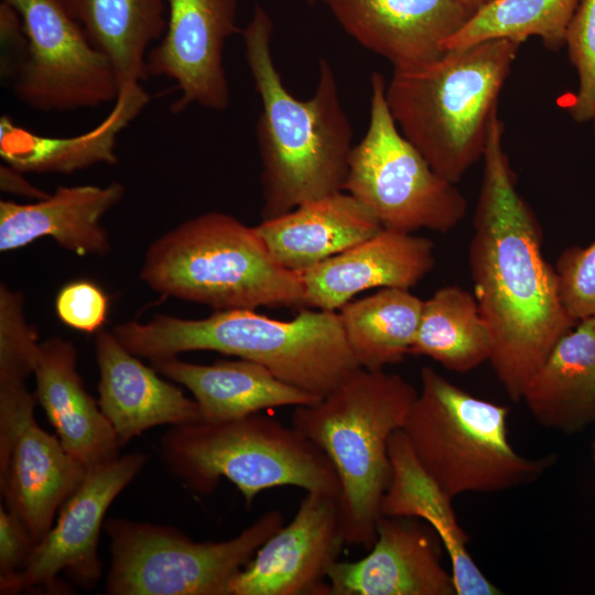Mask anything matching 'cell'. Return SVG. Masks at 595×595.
<instances>
[{
    "label": "cell",
    "mask_w": 595,
    "mask_h": 595,
    "mask_svg": "<svg viewBox=\"0 0 595 595\" xmlns=\"http://www.w3.org/2000/svg\"><path fill=\"white\" fill-rule=\"evenodd\" d=\"M151 367L187 388L206 421L238 419L271 408L309 405L322 399L242 358L198 365L170 357L151 360Z\"/></svg>",
    "instance_id": "cell-24"
},
{
    "label": "cell",
    "mask_w": 595,
    "mask_h": 595,
    "mask_svg": "<svg viewBox=\"0 0 595 595\" xmlns=\"http://www.w3.org/2000/svg\"><path fill=\"white\" fill-rule=\"evenodd\" d=\"M581 0H491L477 9L444 44V50L466 47L486 40L518 43L538 36L551 51L565 46L566 31Z\"/></svg>",
    "instance_id": "cell-30"
},
{
    "label": "cell",
    "mask_w": 595,
    "mask_h": 595,
    "mask_svg": "<svg viewBox=\"0 0 595 595\" xmlns=\"http://www.w3.org/2000/svg\"><path fill=\"white\" fill-rule=\"evenodd\" d=\"M554 268L569 315L576 322L595 316V241L565 249Z\"/></svg>",
    "instance_id": "cell-33"
},
{
    "label": "cell",
    "mask_w": 595,
    "mask_h": 595,
    "mask_svg": "<svg viewBox=\"0 0 595 595\" xmlns=\"http://www.w3.org/2000/svg\"><path fill=\"white\" fill-rule=\"evenodd\" d=\"M94 347L99 369L98 403L120 446L153 426L202 420L194 399L143 365L112 332L98 331Z\"/></svg>",
    "instance_id": "cell-19"
},
{
    "label": "cell",
    "mask_w": 595,
    "mask_h": 595,
    "mask_svg": "<svg viewBox=\"0 0 595 595\" xmlns=\"http://www.w3.org/2000/svg\"><path fill=\"white\" fill-rule=\"evenodd\" d=\"M171 474L191 490L210 495L227 478L247 506L264 489L300 487L338 498L339 480L326 454L299 430L262 415L172 425L161 439Z\"/></svg>",
    "instance_id": "cell-8"
},
{
    "label": "cell",
    "mask_w": 595,
    "mask_h": 595,
    "mask_svg": "<svg viewBox=\"0 0 595 595\" xmlns=\"http://www.w3.org/2000/svg\"><path fill=\"white\" fill-rule=\"evenodd\" d=\"M112 332L130 353L150 361L217 351L258 363L280 380L321 398L360 367L335 311L304 307L290 321L246 309L216 311L202 320L156 314L144 323L118 324Z\"/></svg>",
    "instance_id": "cell-3"
},
{
    "label": "cell",
    "mask_w": 595,
    "mask_h": 595,
    "mask_svg": "<svg viewBox=\"0 0 595 595\" xmlns=\"http://www.w3.org/2000/svg\"><path fill=\"white\" fill-rule=\"evenodd\" d=\"M357 43L393 68L431 63L473 15L461 0H322Z\"/></svg>",
    "instance_id": "cell-17"
},
{
    "label": "cell",
    "mask_w": 595,
    "mask_h": 595,
    "mask_svg": "<svg viewBox=\"0 0 595 595\" xmlns=\"http://www.w3.org/2000/svg\"><path fill=\"white\" fill-rule=\"evenodd\" d=\"M434 264L432 240L382 229L302 272L305 306L336 311L369 289H410Z\"/></svg>",
    "instance_id": "cell-18"
},
{
    "label": "cell",
    "mask_w": 595,
    "mask_h": 595,
    "mask_svg": "<svg viewBox=\"0 0 595 595\" xmlns=\"http://www.w3.org/2000/svg\"><path fill=\"white\" fill-rule=\"evenodd\" d=\"M418 391L383 369L359 367L320 401L294 407L292 426L314 442L339 480L345 543L370 549L391 479L389 440L403 428Z\"/></svg>",
    "instance_id": "cell-5"
},
{
    "label": "cell",
    "mask_w": 595,
    "mask_h": 595,
    "mask_svg": "<svg viewBox=\"0 0 595 595\" xmlns=\"http://www.w3.org/2000/svg\"><path fill=\"white\" fill-rule=\"evenodd\" d=\"M565 46L578 76V88L567 105L577 122L595 116V0H581L566 31Z\"/></svg>",
    "instance_id": "cell-32"
},
{
    "label": "cell",
    "mask_w": 595,
    "mask_h": 595,
    "mask_svg": "<svg viewBox=\"0 0 595 595\" xmlns=\"http://www.w3.org/2000/svg\"><path fill=\"white\" fill-rule=\"evenodd\" d=\"M273 21L256 4L241 31L245 57L260 97L256 126L261 162L262 220L343 192L353 128L333 67L318 62L314 95L301 100L284 86L271 51Z\"/></svg>",
    "instance_id": "cell-2"
},
{
    "label": "cell",
    "mask_w": 595,
    "mask_h": 595,
    "mask_svg": "<svg viewBox=\"0 0 595 595\" xmlns=\"http://www.w3.org/2000/svg\"><path fill=\"white\" fill-rule=\"evenodd\" d=\"M520 43L486 40L411 68H393L386 100L402 134L457 184L483 159Z\"/></svg>",
    "instance_id": "cell-4"
},
{
    "label": "cell",
    "mask_w": 595,
    "mask_h": 595,
    "mask_svg": "<svg viewBox=\"0 0 595 595\" xmlns=\"http://www.w3.org/2000/svg\"><path fill=\"white\" fill-rule=\"evenodd\" d=\"M370 93L368 128L350 151L344 191L369 209L383 229L451 231L467 213L465 196L402 134L378 72L370 77Z\"/></svg>",
    "instance_id": "cell-10"
},
{
    "label": "cell",
    "mask_w": 595,
    "mask_h": 595,
    "mask_svg": "<svg viewBox=\"0 0 595 595\" xmlns=\"http://www.w3.org/2000/svg\"><path fill=\"white\" fill-rule=\"evenodd\" d=\"M345 544L337 499L307 493L286 527L255 553L229 595H328L327 571Z\"/></svg>",
    "instance_id": "cell-15"
},
{
    "label": "cell",
    "mask_w": 595,
    "mask_h": 595,
    "mask_svg": "<svg viewBox=\"0 0 595 595\" xmlns=\"http://www.w3.org/2000/svg\"><path fill=\"white\" fill-rule=\"evenodd\" d=\"M166 28L147 56L148 75L175 82L180 98L172 106L181 112L191 105L224 111L229 86L224 67L228 37L237 26L236 0H165Z\"/></svg>",
    "instance_id": "cell-14"
},
{
    "label": "cell",
    "mask_w": 595,
    "mask_h": 595,
    "mask_svg": "<svg viewBox=\"0 0 595 595\" xmlns=\"http://www.w3.org/2000/svg\"><path fill=\"white\" fill-rule=\"evenodd\" d=\"M0 187L2 192L11 193L35 201L43 199L50 194L31 184L23 172L4 163L0 166Z\"/></svg>",
    "instance_id": "cell-37"
},
{
    "label": "cell",
    "mask_w": 595,
    "mask_h": 595,
    "mask_svg": "<svg viewBox=\"0 0 595 595\" xmlns=\"http://www.w3.org/2000/svg\"><path fill=\"white\" fill-rule=\"evenodd\" d=\"M391 479L380 505L381 516L424 520L450 558L456 595H500L468 551V536L458 523L452 499L423 469L402 429L389 440Z\"/></svg>",
    "instance_id": "cell-22"
},
{
    "label": "cell",
    "mask_w": 595,
    "mask_h": 595,
    "mask_svg": "<svg viewBox=\"0 0 595 595\" xmlns=\"http://www.w3.org/2000/svg\"><path fill=\"white\" fill-rule=\"evenodd\" d=\"M140 279L216 311L306 307L302 274L281 267L255 227L220 212L187 219L151 244Z\"/></svg>",
    "instance_id": "cell-6"
},
{
    "label": "cell",
    "mask_w": 595,
    "mask_h": 595,
    "mask_svg": "<svg viewBox=\"0 0 595 595\" xmlns=\"http://www.w3.org/2000/svg\"><path fill=\"white\" fill-rule=\"evenodd\" d=\"M35 394L66 452L87 470L119 457L120 444L99 403L86 391L72 342L41 343Z\"/></svg>",
    "instance_id": "cell-20"
},
{
    "label": "cell",
    "mask_w": 595,
    "mask_h": 595,
    "mask_svg": "<svg viewBox=\"0 0 595 595\" xmlns=\"http://www.w3.org/2000/svg\"><path fill=\"white\" fill-rule=\"evenodd\" d=\"M147 461L145 454L132 453L87 470L60 508L56 524L36 544L23 569L0 577V594L14 595L39 587L61 591L56 582L61 572L80 586L93 587L102 571L97 547L105 515Z\"/></svg>",
    "instance_id": "cell-13"
},
{
    "label": "cell",
    "mask_w": 595,
    "mask_h": 595,
    "mask_svg": "<svg viewBox=\"0 0 595 595\" xmlns=\"http://www.w3.org/2000/svg\"><path fill=\"white\" fill-rule=\"evenodd\" d=\"M41 343L28 324L21 292L0 285V380H24L34 374Z\"/></svg>",
    "instance_id": "cell-31"
},
{
    "label": "cell",
    "mask_w": 595,
    "mask_h": 595,
    "mask_svg": "<svg viewBox=\"0 0 595 595\" xmlns=\"http://www.w3.org/2000/svg\"><path fill=\"white\" fill-rule=\"evenodd\" d=\"M36 402L29 389L0 394V493L39 543L87 469L37 424Z\"/></svg>",
    "instance_id": "cell-12"
},
{
    "label": "cell",
    "mask_w": 595,
    "mask_h": 595,
    "mask_svg": "<svg viewBox=\"0 0 595 595\" xmlns=\"http://www.w3.org/2000/svg\"><path fill=\"white\" fill-rule=\"evenodd\" d=\"M317 1H318V0H307V2H309L310 4H313V3L317 2Z\"/></svg>",
    "instance_id": "cell-40"
},
{
    "label": "cell",
    "mask_w": 595,
    "mask_h": 595,
    "mask_svg": "<svg viewBox=\"0 0 595 595\" xmlns=\"http://www.w3.org/2000/svg\"><path fill=\"white\" fill-rule=\"evenodd\" d=\"M435 531L419 519L381 516L370 552L327 571L332 595H456Z\"/></svg>",
    "instance_id": "cell-16"
},
{
    "label": "cell",
    "mask_w": 595,
    "mask_h": 595,
    "mask_svg": "<svg viewBox=\"0 0 595 595\" xmlns=\"http://www.w3.org/2000/svg\"><path fill=\"white\" fill-rule=\"evenodd\" d=\"M592 461H593L594 470H595V439L592 444Z\"/></svg>",
    "instance_id": "cell-39"
},
{
    "label": "cell",
    "mask_w": 595,
    "mask_h": 595,
    "mask_svg": "<svg viewBox=\"0 0 595 595\" xmlns=\"http://www.w3.org/2000/svg\"><path fill=\"white\" fill-rule=\"evenodd\" d=\"M509 409L463 390L431 367L402 428L431 478L451 498L529 485L555 461L516 452L508 439Z\"/></svg>",
    "instance_id": "cell-7"
},
{
    "label": "cell",
    "mask_w": 595,
    "mask_h": 595,
    "mask_svg": "<svg viewBox=\"0 0 595 595\" xmlns=\"http://www.w3.org/2000/svg\"><path fill=\"white\" fill-rule=\"evenodd\" d=\"M0 34L1 74L13 78L25 56L26 37L19 13L3 1L0 3Z\"/></svg>",
    "instance_id": "cell-36"
},
{
    "label": "cell",
    "mask_w": 595,
    "mask_h": 595,
    "mask_svg": "<svg viewBox=\"0 0 595 595\" xmlns=\"http://www.w3.org/2000/svg\"><path fill=\"white\" fill-rule=\"evenodd\" d=\"M593 121H594V128H595V116H594V118H593Z\"/></svg>",
    "instance_id": "cell-41"
},
{
    "label": "cell",
    "mask_w": 595,
    "mask_h": 595,
    "mask_svg": "<svg viewBox=\"0 0 595 595\" xmlns=\"http://www.w3.org/2000/svg\"><path fill=\"white\" fill-rule=\"evenodd\" d=\"M89 42L111 64L120 89L149 75L147 56L166 28L165 0H63Z\"/></svg>",
    "instance_id": "cell-27"
},
{
    "label": "cell",
    "mask_w": 595,
    "mask_h": 595,
    "mask_svg": "<svg viewBox=\"0 0 595 595\" xmlns=\"http://www.w3.org/2000/svg\"><path fill=\"white\" fill-rule=\"evenodd\" d=\"M410 354L430 357L461 374L489 361L491 337L474 294L447 285L423 301Z\"/></svg>",
    "instance_id": "cell-29"
},
{
    "label": "cell",
    "mask_w": 595,
    "mask_h": 595,
    "mask_svg": "<svg viewBox=\"0 0 595 595\" xmlns=\"http://www.w3.org/2000/svg\"><path fill=\"white\" fill-rule=\"evenodd\" d=\"M150 95L141 84L120 89L107 117L74 137H46L0 119V155L4 163L26 173L71 174L93 165L116 164L117 139L144 109Z\"/></svg>",
    "instance_id": "cell-25"
},
{
    "label": "cell",
    "mask_w": 595,
    "mask_h": 595,
    "mask_svg": "<svg viewBox=\"0 0 595 595\" xmlns=\"http://www.w3.org/2000/svg\"><path fill=\"white\" fill-rule=\"evenodd\" d=\"M255 229L281 267L302 273L383 228L369 209L343 191L261 220Z\"/></svg>",
    "instance_id": "cell-23"
},
{
    "label": "cell",
    "mask_w": 595,
    "mask_h": 595,
    "mask_svg": "<svg viewBox=\"0 0 595 595\" xmlns=\"http://www.w3.org/2000/svg\"><path fill=\"white\" fill-rule=\"evenodd\" d=\"M109 299L100 286L87 279L66 283L55 299L57 317L65 325L93 334L105 323Z\"/></svg>",
    "instance_id": "cell-34"
},
{
    "label": "cell",
    "mask_w": 595,
    "mask_h": 595,
    "mask_svg": "<svg viewBox=\"0 0 595 595\" xmlns=\"http://www.w3.org/2000/svg\"><path fill=\"white\" fill-rule=\"evenodd\" d=\"M423 301L409 289L382 288L346 303L339 318L355 359L361 368L383 369L410 354Z\"/></svg>",
    "instance_id": "cell-28"
},
{
    "label": "cell",
    "mask_w": 595,
    "mask_h": 595,
    "mask_svg": "<svg viewBox=\"0 0 595 595\" xmlns=\"http://www.w3.org/2000/svg\"><path fill=\"white\" fill-rule=\"evenodd\" d=\"M36 544L26 526L1 504L0 577L23 569Z\"/></svg>",
    "instance_id": "cell-35"
},
{
    "label": "cell",
    "mask_w": 595,
    "mask_h": 595,
    "mask_svg": "<svg viewBox=\"0 0 595 595\" xmlns=\"http://www.w3.org/2000/svg\"><path fill=\"white\" fill-rule=\"evenodd\" d=\"M269 510L238 536L194 542L175 528L122 518L105 520L110 595H229V585L257 550L281 527Z\"/></svg>",
    "instance_id": "cell-9"
},
{
    "label": "cell",
    "mask_w": 595,
    "mask_h": 595,
    "mask_svg": "<svg viewBox=\"0 0 595 595\" xmlns=\"http://www.w3.org/2000/svg\"><path fill=\"white\" fill-rule=\"evenodd\" d=\"M522 401L542 426L576 433L595 423V316L578 321L528 382Z\"/></svg>",
    "instance_id": "cell-26"
},
{
    "label": "cell",
    "mask_w": 595,
    "mask_h": 595,
    "mask_svg": "<svg viewBox=\"0 0 595 595\" xmlns=\"http://www.w3.org/2000/svg\"><path fill=\"white\" fill-rule=\"evenodd\" d=\"M467 8L473 10L474 12L482 8L483 6L487 4L491 0H461Z\"/></svg>",
    "instance_id": "cell-38"
},
{
    "label": "cell",
    "mask_w": 595,
    "mask_h": 595,
    "mask_svg": "<svg viewBox=\"0 0 595 595\" xmlns=\"http://www.w3.org/2000/svg\"><path fill=\"white\" fill-rule=\"evenodd\" d=\"M20 15L26 37L13 91L25 106L42 112L94 108L115 101L118 77L89 42L63 0H1Z\"/></svg>",
    "instance_id": "cell-11"
},
{
    "label": "cell",
    "mask_w": 595,
    "mask_h": 595,
    "mask_svg": "<svg viewBox=\"0 0 595 595\" xmlns=\"http://www.w3.org/2000/svg\"><path fill=\"white\" fill-rule=\"evenodd\" d=\"M497 116L484 151L468 263L474 296L491 337L489 363L508 397L523 391L548 355L576 325L559 292L555 268L542 253V231L517 191Z\"/></svg>",
    "instance_id": "cell-1"
},
{
    "label": "cell",
    "mask_w": 595,
    "mask_h": 595,
    "mask_svg": "<svg viewBox=\"0 0 595 595\" xmlns=\"http://www.w3.org/2000/svg\"><path fill=\"white\" fill-rule=\"evenodd\" d=\"M118 182L106 186H60L47 197L19 204L0 202V250L24 247L37 238L52 237L78 256H105L110 250L102 217L123 197Z\"/></svg>",
    "instance_id": "cell-21"
}]
</instances>
